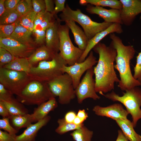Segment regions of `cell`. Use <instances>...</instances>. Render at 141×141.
Masks as SVG:
<instances>
[{
  "mask_svg": "<svg viewBox=\"0 0 141 141\" xmlns=\"http://www.w3.org/2000/svg\"><path fill=\"white\" fill-rule=\"evenodd\" d=\"M93 51L98 54L97 63L93 68L95 79V90L102 95L114 90L115 83L120 81L115 70L116 50L109 45L99 42L93 48Z\"/></svg>",
  "mask_w": 141,
  "mask_h": 141,
  "instance_id": "cell-1",
  "label": "cell"
},
{
  "mask_svg": "<svg viewBox=\"0 0 141 141\" xmlns=\"http://www.w3.org/2000/svg\"><path fill=\"white\" fill-rule=\"evenodd\" d=\"M109 37L111 40L110 45L115 49L117 52L114 67L119 74L120 79L118 87L121 90L126 91L141 86L134 78L130 68V61L135 53L134 47L131 45H124L122 40L114 33L110 34Z\"/></svg>",
  "mask_w": 141,
  "mask_h": 141,
  "instance_id": "cell-2",
  "label": "cell"
},
{
  "mask_svg": "<svg viewBox=\"0 0 141 141\" xmlns=\"http://www.w3.org/2000/svg\"><path fill=\"white\" fill-rule=\"evenodd\" d=\"M59 16L61 22L71 20L78 23L83 28L89 40L113 24L104 21L102 23L94 21L87 15L82 13L79 9L73 10L67 4L65 6V10Z\"/></svg>",
  "mask_w": 141,
  "mask_h": 141,
  "instance_id": "cell-3",
  "label": "cell"
},
{
  "mask_svg": "<svg viewBox=\"0 0 141 141\" xmlns=\"http://www.w3.org/2000/svg\"><path fill=\"white\" fill-rule=\"evenodd\" d=\"M53 97L48 82L32 80L16 99L24 105L38 106Z\"/></svg>",
  "mask_w": 141,
  "mask_h": 141,
  "instance_id": "cell-4",
  "label": "cell"
},
{
  "mask_svg": "<svg viewBox=\"0 0 141 141\" xmlns=\"http://www.w3.org/2000/svg\"><path fill=\"white\" fill-rule=\"evenodd\" d=\"M64 65H67L58 53L51 60L42 61L37 66H32L27 74L32 80L48 82L63 74L61 69Z\"/></svg>",
  "mask_w": 141,
  "mask_h": 141,
  "instance_id": "cell-5",
  "label": "cell"
},
{
  "mask_svg": "<svg viewBox=\"0 0 141 141\" xmlns=\"http://www.w3.org/2000/svg\"><path fill=\"white\" fill-rule=\"evenodd\" d=\"M125 91L121 96L113 91L102 95L113 101H118L123 104L131 115L132 122L135 127L138 120L141 119V89L137 86Z\"/></svg>",
  "mask_w": 141,
  "mask_h": 141,
  "instance_id": "cell-6",
  "label": "cell"
},
{
  "mask_svg": "<svg viewBox=\"0 0 141 141\" xmlns=\"http://www.w3.org/2000/svg\"><path fill=\"white\" fill-rule=\"evenodd\" d=\"M54 96H58L61 104H69L76 95L72 80L67 73H64L48 82Z\"/></svg>",
  "mask_w": 141,
  "mask_h": 141,
  "instance_id": "cell-7",
  "label": "cell"
},
{
  "mask_svg": "<svg viewBox=\"0 0 141 141\" xmlns=\"http://www.w3.org/2000/svg\"><path fill=\"white\" fill-rule=\"evenodd\" d=\"M70 30L66 24L59 25V54L69 66L78 62L84 51L73 44L69 37Z\"/></svg>",
  "mask_w": 141,
  "mask_h": 141,
  "instance_id": "cell-8",
  "label": "cell"
},
{
  "mask_svg": "<svg viewBox=\"0 0 141 141\" xmlns=\"http://www.w3.org/2000/svg\"><path fill=\"white\" fill-rule=\"evenodd\" d=\"M31 80L25 72L0 68V83L13 95L18 96Z\"/></svg>",
  "mask_w": 141,
  "mask_h": 141,
  "instance_id": "cell-9",
  "label": "cell"
},
{
  "mask_svg": "<svg viewBox=\"0 0 141 141\" xmlns=\"http://www.w3.org/2000/svg\"><path fill=\"white\" fill-rule=\"evenodd\" d=\"M97 62L93 51H91L88 56L83 62H77L70 66L64 65L61 70L63 74L66 73L71 77L75 89L80 82L83 74L88 70L93 67Z\"/></svg>",
  "mask_w": 141,
  "mask_h": 141,
  "instance_id": "cell-10",
  "label": "cell"
},
{
  "mask_svg": "<svg viewBox=\"0 0 141 141\" xmlns=\"http://www.w3.org/2000/svg\"><path fill=\"white\" fill-rule=\"evenodd\" d=\"M94 74L93 67L88 70L75 89L79 103H81L84 100L88 98L95 100L100 98L95 91V79L93 78Z\"/></svg>",
  "mask_w": 141,
  "mask_h": 141,
  "instance_id": "cell-11",
  "label": "cell"
},
{
  "mask_svg": "<svg viewBox=\"0 0 141 141\" xmlns=\"http://www.w3.org/2000/svg\"><path fill=\"white\" fill-rule=\"evenodd\" d=\"M0 47L8 51L15 58H28L36 48L22 44L10 38H0Z\"/></svg>",
  "mask_w": 141,
  "mask_h": 141,
  "instance_id": "cell-12",
  "label": "cell"
},
{
  "mask_svg": "<svg viewBox=\"0 0 141 141\" xmlns=\"http://www.w3.org/2000/svg\"><path fill=\"white\" fill-rule=\"evenodd\" d=\"M120 1L122 5L121 16L122 24L127 26H130L136 16L141 13V0Z\"/></svg>",
  "mask_w": 141,
  "mask_h": 141,
  "instance_id": "cell-13",
  "label": "cell"
},
{
  "mask_svg": "<svg viewBox=\"0 0 141 141\" xmlns=\"http://www.w3.org/2000/svg\"><path fill=\"white\" fill-rule=\"evenodd\" d=\"M93 111L98 116L109 118L115 120L127 119L129 114L121 104L119 103H115L105 107L96 105L93 107Z\"/></svg>",
  "mask_w": 141,
  "mask_h": 141,
  "instance_id": "cell-14",
  "label": "cell"
},
{
  "mask_svg": "<svg viewBox=\"0 0 141 141\" xmlns=\"http://www.w3.org/2000/svg\"><path fill=\"white\" fill-rule=\"evenodd\" d=\"M86 9V11L90 14L98 15L105 22L122 24L121 16V10L107 9L102 7L89 4L87 5Z\"/></svg>",
  "mask_w": 141,
  "mask_h": 141,
  "instance_id": "cell-15",
  "label": "cell"
},
{
  "mask_svg": "<svg viewBox=\"0 0 141 141\" xmlns=\"http://www.w3.org/2000/svg\"><path fill=\"white\" fill-rule=\"evenodd\" d=\"M123 32L121 24L113 23L107 29L97 33L92 39L89 40L87 47L78 62H81L84 61L92 49L107 35L114 33L121 34Z\"/></svg>",
  "mask_w": 141,
  "mask_h": 141,
  "instance_id": "cell-16",
  "label": "cell"
},
{
  "mask_svg": "<svg viewBox=\"0 0 141 141\" xmlns=\"http://www.w3.org/2000/svg\"><path fill=\"white\" fill-rule=\"evenodd\" d=\"M50 119L51 117L48 115L36 123L31 124L21 134L16 136L14 141H35L38 131L48 124Z\"/></svg>",
  "mask_w": 141,
  "mask_h": 141,
  "instance_id": "cell-17",
  "label": "cell"
},
{
  "mask_svg": "<svg viewBox=\"0 0 141 141\" xmlns=\"http://www.w3.org/2000/svg\"><path fill=\"white\" fill-rule=\"evenodd\" d=\"M61 22L60 18L56 19L55 22L46 31L45 45L56 53L59 51L58 27Z\"/></svg>",
  "mask_w": 141,
  "mask_h": 141,
  "instance_id": "cell-18",
  "label": "cell"
},
{
  "mask_svg": "<svg viewBox=\"0 0 141 141\" xmlns=\"http://www.w3.org/2000/svg\"><path fill=\"white\" fill-rule=\"evenodd\" d=\"M57 107V103L55 97L38 105L31 114L33 122H36L43 119Z\"/></svg>",
  "mask_w": 141,
  "mask_h": 141,
  "instance_id": "cell-19",
  "label": "cell"
},
{
  "mask_svg": "<svg viewBox=\"0 0 141 141\" xmlns=\"http://www.w3.org/2000/svg\"><path fill=\"white\" fill-rule=\"evenodd\" d=\"M56 54L44 44L36 48L28 59L31 64L34 66L41 61L51 60Z\"/></svg>",
  "mask_w": 141,
  "mask_h": 141,
  "instance_id": "cell-20",
  "label": "cell"
},
{
  "mask_svg": "<svg viewBox=\"0 0 141 141\" xmlns=\"http://www.w3.org/2000/svg\"><path fill=\"white\" fill-rule=\"evenodd\" d=\"M64 22L73 33L75 43L80 49L84 51L87 47L89 40L84 31L76 25L75 22L73 20H67Z\"/></svg>",
  "mask_w": 141,
  "mask_h": 141,
  "instance_id": "cell-21",
  "label": "cell"
},
{
  "mask_svg": "<svg viewBox=\"0 0 141 141\" xmlns=\"http://www.w3.org/2000/svg\"><path fill=\"white\" fill-rule=\"evenodd\" d=\"M56 20L54 15L45 10H43L36 14L34 22L33 31H46Z\"/></svg>",
  "mask_w": 141,
  "mask_h": 141,
  "instance_id": "cell-22",
  "label": "cell"
},
{
  "mask_svg": "<svg viewBox=\"0 0 141 141\" xmlns=\"http://www.w3.org/2000/svg\"><path fill=\"white\" fill-rule=\"evenodd\" d=\"M32 33L24 27L17 25L14 31L9 37L26 45L36 48L35 42L31 37Z\"/></svg>",
  "mask_w": 141,
  "mask_h": 141,
  "instance_id": "cell-23",
  "label": "cell"
},
{
  "mask_svg": "<svg viewBox=\"0 0 141 141\" xmlns=\"http://www.w3.org/2000/svg\"><path fill=\"white\" fill-rule=\"evenodd\" d=\"M115 121L128 140L141 141V136L135 131L132 122L127 119Z\"/></svg>",
  "mask_w": 141,
  "mask_h": 141,
  "instance_id": "cell-24",
  "label": "cell"
},
{
  "mask_svg": "<svg viewBox=\"0 0 141 141\" xmlns=\"http://www.w3.org/2000/svg\"><path fill=\"white\" fill-rule=\"evenodd\" d=\"M1 101L7 109L10 116L28 113V110L24 105L13 97L7 100Z\"/></svg>",
  "mask_w": 141,
  "mask_h": 141,
  "instance_id": "cell-25",
  "label": "cell"
},
{
  "mask_svg": "<svg viewBox=\"0 0 141 141\" xmlns=\"http://www.w3.org/2000/svg\"><path fill=\"white\" fill-rule=\"evenodd\" d=\"M32 66L28 58H15L10 62L2 67L28 74Z\"/></svg>",
  "mask_w": 141,
  "mask_h": 141,
  "instance_id": "cell-26",
  "label": "cell"
},
{
  "mask_svg": "<svg viewBox=\"0 0 141 141\" xmlns=\"http://www.w3.org/2000/svg\"><path fill=\"white\" fill-rule=\"evenodd\" d=\"M9 119L11 125L18 131L22 128H26L34 122L31 114L28 113L11 116Z\"/></svg>",
  "mask_w": 141,
  "mask_h": 141,
  "instance_id": "cell-27",
  "label": "cell"
},
{
  "mask_svg": "<svg viewBox=\"0 0 141 141\" xmlns=\"http://www.w3.org/2000/svg\"><path fill=\"white\" fill-rule=\"evenodd\" d=\"M79 3L82 5L90 4L94 6L107 7L111 9L121 10L122 4L118 0H80Z\"/></svg>",
  "mask_w": 141,
  "mask_h": 141,
  "instance_id": "cell-28",
  "label": "cell"
},
{
  "mask_svg": "<svg viewBox=\"0 0 141 141\" xmlns=\"http://www.w3.org/2000/svg\"><path fill=\"white\" fill-rule=\"evenodd\" d=\"M93 132L84 125L79 129L75 130L70 134L75 141H91Z\"/></svg>",
  "mask_w": 141,
  "mask_h": 141,
  "instance_id": "cell-29",
  "label": "cell"
},
{
  "mask_svg": "<svg viewBox=\"0 0 141 141\" xmlns=\"http://www.w3.org/2000/svg\"><path fill=\"white\" fill-rule=\"evenodd\" d=\"M37 14L33 10L21 16L17 21V25L22 26L32 32Z\"/></svg>",
  "mask_w": 141,
  "mask_h": 141,
  "instance_id": "cell-30",
  "label": "cell"
},
{
  "mask_svg": "<svg viewBox=\"0 0 141 141\" xmlns=\"http://www.w3.org/2000/svg\"><path fill=\"white\" fill-rule=\"evenodd\" d=\"M57 122L58 126L55 129V131L60 134H62L70 131L79 129L84 125L83 124L77 125L73 123L68 122L64 118L58 119Z\"/></svg>",
  "mask_w": 141,
  "mask_h": 141,
  "instance_id": "cell-31",
  "label": "cell"
},
{
  "mask_svg": "<svg viewBox=\"0 0 141 141\" xmlns=\"http://www.w3.org/2000/svg\"><path fill=\"white\" fill-rule=\"evenodd\" d=\"M21 16L15 9H6L4 13L0 16V25L12 24L17 21Z\"/></svg>",
  "mask_w": 141,
  "mask_h": 141,
  "instance_id": "cell-32",
  "label": "cell"
},
{
  "mask_svg": "<svg viewBox=\"0 0 141 141\" xmlns=\"http://www.w3.org/2000/svg\"><path fill=\"white\" fill-rule=\"evenodd\" d=\"M15 9L21 16L33 10L32 0H20Z\"/></svg>",
  "mask_w": 141,
  "mask_h": 141,
  "instance_id": "cell-33",
  "label": "cell"
},
{
  "mask_svg": "<svg viewBox=\"0 0 141 141\" xmlns=\"http://www.w3.org/2000/svg\"><path fill=\"white\" fill-rule=\"evenodd\" d=\"M0 129L3 130L11 135L15 137L18 131L14 128L11 124L9 119L5 118L0 119Z\"/></svg>",
  "mask_w": 141,
  "mask_h": 141,
  "instance_id": "cell-34",
  "label": "cell"
},
{
  "mask_svg": "<svg viewBox=\"0 0 141 141\" xmlns=\"http://www.w3.org/2000/svg\"><path fill=\"white\" fill-rule=\"evenodd\" d=\"M17 25V21L10 24L0 25V38L9 37L14 31Z\"/></svg>",
  "mask_w": 141,
  "mask_h": 141,
  "instance_id": "cell-35",
  "label": "cell"
},
{
  "mask_svg": "<svg viewBox=\"0 0 141 141\" xmlns=\"http://www.w3.org/2000/svg\"><path fill=\"white\" fill-rule=\"evenodd\" d=\"M14 58L8 51L3 48L0 47V68L9 63Z\"/></svg>",
  "mask_w": 141,
  "mask_h": 141,
  "instance_id": "cell-36",
  "label": "cell"
},
{
  "mask_svg": "<svg viewBox=\"0 0 141 141\" xmlns=\"http://www.w3.org/2000/svg\"><path fill=\"white\" fill-rule=\"evenodd\" d=\"M136 63L134 68L133 77L141 84V51L136 57Z\"/></svg>",
  "mask_w": 141,
  "mask_h": 141,
  "instance_id": "cell-37",
  "label": "cell"
},
{
  "mask_svg": "<svg viewBox=\"0 0 141 141\" xmlns=\"http://www.w3.org/2000/svg\"><path fill=\"white\" fill-rule=\"evenodd\" d=\"M35 37V41L36 44L37 45H44L45 41L46 31L44 30H34L32 32Z\"/></svg>",
  "mask_w": 141,
  "mask_h": 141,
  "instance_id": "cell-38",
  "label": "cell"
},
{
  "mask_svg": "<svg viewBox=\"0 0 141 141\" xmlns=\"http://www.w3.org/2000/svg\"><path fill=\"white\" fill-rule=\"evenodd\" d=\"M32 1L33 11L37 14L43 10H45L46 6L44 0H32Z\"/></svg>",
  "mask_w": 141,
  "mask_h": 141,
  "instance_id": "cell-39",
  "label": "cell"
},
{
  "mask_svg": "<svg viewBox=\"0 0 141 141\" xmlns=\"http://www.w3.org/2000/svg\"><path fill=\"white\" fill-rule=\"evenodd\" d=\"M13 94L0 83V101H4L13 97Z\"/></svg>",
  "mask_w": 141,
  "mask_h": 141,
  "instance_id": "cell-40",
  "label": "cell"
},
{
  "mask_svg": "<svg viewBox=\"0 0 141 141\" xmlns=\"http://www.w3.org/2000/svg\"><path fill=\"white\" fill-rule=\"evenodd\" d=\"M54 3L55 5L54 11V16L56 19L58 18L57 14L60 12H63L65 9V0H55Z\"/></svg>",
  "mask_w": 141,
  "mask_h": 141,
  "instance_id": "cell-41",
  "label": "cell"
},
{
  "mask_svg": "<svg viewBox=\"0 0 141 141\" xmlns=\"http://www.w3.org/2000/svg\"><path fill=\"white\" fill-rule=\"evenodd\" d=\"M15 137L0 130V141H14Z\"/></svg>",
  "mask_w": 141,
  "mask_h": 141,
  "instance_id": "cell-42",
  "label": "cell"
},
{
  "mask_svg": "<svg viewBox=\"0 0 141 141\" xmlns=\"http://www.w3.org/2000/svg\"><path fill=\"white\" fill-rule=\"evenodd\" d=\"M20 0H6L4 2L5 8L6 9H15L18 3Z\"/></svg>",
  "mask_w": 141,
  "mask_h": 141,
  "instance_id": "cell-43",
  "label": "cell"
},
{
  "mask_svg": "<svg viewBox=\"0 0 141 141\" xmlns=\"http://www.w3.org/2000/svg\"><path fill=\"white\" fill-rule=\"evenodd\" d=\"M0 115L3 118H9L10 115L3 102L0 101Z\"/></svg>",
  "mask_w": 141,
  "mask_h": 141,
  "instance_id": "cell-44",
  "label": "cell"
},
{
  "mask_svg": "<svg viewBox=\"0 0 141 141\" xmlns=\"http://www.w3.org/2000/svg\"><path fill=\"white\" fill-rule=\"evenodd\" d=\"M45 4L46 10L54 15V1L52 0H44Z\"/></svg>",
  "mask_w": 141,
  "mask_h": 141,
  "instance_id": "cell-45",
  "label": "cell"
},
{
  "mask_svg": "<svg viewBox=\"0 0 141 141\" xmlns=\"http://www.w3.org/2000/svg\"><path fill=\"white\" fill-rule=\"evenodd\" d=\"M77 116V114L75 112L73 111H70L66 113L64 118L67 122L72 123H73Z\"/></svg>",
  "mask_w": 141,
  "mask_h": 141,
  "instance_id": "cell-46",
  "label": "cell"
},
{
  "mask_svg": "<svg viewBox=\"0 0 141 141\" xmlns=\"http://www.w3.org/2000/svg\"><path fill=\"white\" fill-rule=\"evenodd\" d=\"M77 116L84 121L88 117L87 113L84 109L79 110L77 114Z\"/></svg>",
  "mask_w": 141,
  "mask_h": 141,
  "instance_id": "cell-47",
  "label": "cell"
},
{
  "mask_svg": "<svg viewBox=\"0 0 141 141\" xmlns=\"http://www.w3.org/2000/svg\"><path fill=\"white\" fill-rule=\"evenodd\" d=\"M118 132V135L116 141H129L121 130H119Z\"/></svg>",
  "mask_w": 141,
  "mask_h": 141,
  "instance_id": "cell-48",
  "label": "cell"
},
{
  "mask_svg": "<svg viewBox=\"0 0 141 141\" xmlns=\"http://www.w3.org/2000/svg\"><path fill=\"white\" fill-rule=\"evenodd\" d=\"M5 1V0H0V16L2 15L6 10L4 4Z\"/></svg>",
  "mask_w": 141,
  "mask_h": 141,
  "instance_id": "cell-49",
  "label": "cell"
},
{
  "mask_svg": "<svg viewBox=\"0 0 141 141\" xmlns=\"http://www.w3.org/2000/svg\"><path fill=\"white\" fill-rule=\"evenodd\" d=\"M84 121L77 116L74 119L73 123L77 125H79L83 124Z\"/></svg>",
  "mask_w": 141,
  "mask_h": 141,
  "instance_id": "cell-50",
  "label": "cell"
}]
</instances>
